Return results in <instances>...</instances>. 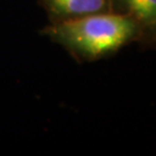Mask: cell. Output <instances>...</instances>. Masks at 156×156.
<instances>
[{
  "label": "cell",
  "mask_w": 156,
  "mask_h": 156,
  "mask_svg": "<svg viewBox=\"0 0 156 156\" xmlns=\"http://www.w3.org/2000/svg\"><path fill=\"white\" fill-rule=\"evenodd\" d=\"M42 34L79 62L111 57L131 43H139L141 38L139 26L132 17L113 12L50 23Z\"/></svg>",
  "instance_id": "1"
},
{
  "label": "cell",
  "mask_w": 156,
  "mask_h": 156,
  "mask_svg": "<svg viewBox=\"0 0 156 156\" xmlns=\"http://www.w3.org/2000/svg\"><path fill=\"white\" fill-rule=\"evenodd\" d=\"M50 23L69 21L93 14L110 13V0H38Z\"/></svg>",
  "instance_id": "2"
},
{
  "label": "cell",
  "mask_w": 156,
  "mask_h": 156,
  "mask_svg": "<svg viewBox=\"0 0 156 156\" xmlns=\"http://www.w3.org/2000/svg\"><path fill=\"white\" fill-rule=\"evenodd\" d=\"M111 11L132 17L139 26L141 49L146 50L156 37V0H110Z\"/></svg>",
  "instance_id": "3"
},
{
  "label": "cell",
  "mask_w": 156,
  "mask_h": 156,
  "mask_svg": "<svg viewBox=\"0 0 156 156\" xmlns=\"http://www.w3.org/2000/svg\"><path fill=\"white\" fill-rule=\"evenodd\" d=\"M147 49H151V50H156V37L153 41H151V43H149V45L147 46Z\"/></svg>",
  "instance_id": "4"
}]
</instances>
